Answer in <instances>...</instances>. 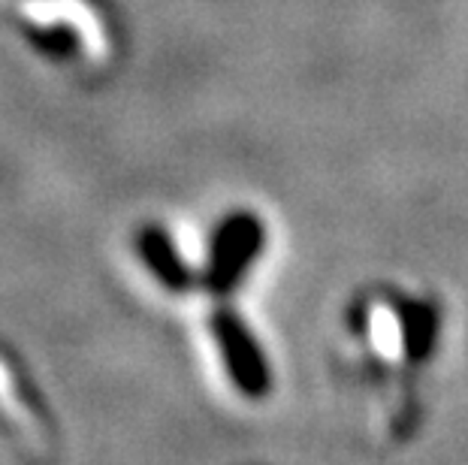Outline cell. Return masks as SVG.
I'll return each mask as SVG.
<instances>
[{"instance_id":"1","label":"cell","mask_w":468,"mask_h":465,"mask_svg":"<svg viewBox=\"0 0 468 465\" xmlns=\"http://www.w3.org/2000/svg\"><path fill=\"white\" fill-rule=\"evenodd\" d=\"M441 318L432 293L393 281L366 284L345 305L342 354L378 441L402 444L417 432Z\"/></svg>"},{"instance_id":"2","label":"cell","mask_w":468,"mask_h":465,"mask_svg":"<svg viewBox=\"0 0 468 465\" xmlns=\"http://www.w3.org/2000/svg\"><path fill=\"white\" fill-rule=\"evenodd\" d=\"M263 251V227L248 212L230 215L218 224V230L208 245V263L203 272V287L212 296L233 293L248 269L254 266V257Z\"/></svg>"},{"instance_id":"3","label":"cell","mask_w":468,"mask_h":465,"mask_svg":"<svg viewBox=\"0 0 468 465\" xmlns=\"http://www.w3.org/2000/svg\"><path fill=\"white\" fill-rule=\"evenodd\" d=\"M212 335L221 354L227 378L245 399H266L272 390V372H269L266 354L257 344L254 333L233 309H218L212 314Z\"/></svg>"},{"instance_id":"4","label":"cell","mask_w":468,"mask_h":465,"mask_svg":"<svg viewBox=\"0 0 468 465\" xmlns=\"http://www.w3.org/2000/svg\"><path fill=\"white\" fill-rule=\"evenodd\" d=\"M136 254L143 257L145 269L161 281L169 293H187L197 284V275L185 257L178 254L173 236L161 227H143L136 233Z\"/></svg>"}]
</instances>
